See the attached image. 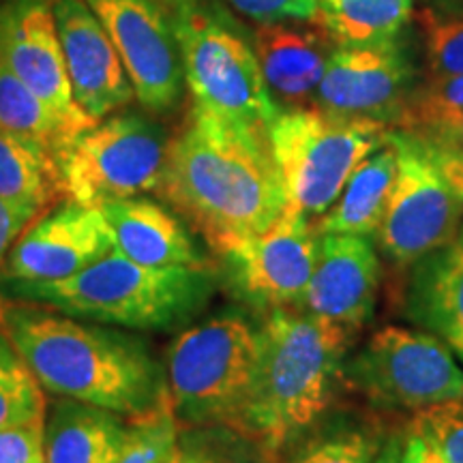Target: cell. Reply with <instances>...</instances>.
<instances>
[{
	"instance_id": "6da1fadb",
	"label": "cell",
	"mask_w": 463,
	"mask_h": 463,
	"mask_svg": "<svg viewBox=\"0 0 463 463\" xmlns=\"http://www.w3.org/2000/svg\"><path fill=\"white\" fill-rule=\"evenodd\" d=\"M159 194L215 253L269 230L288 208L269 136L236 129L198 108L170 142Z\"/></svg>"
},
{
	"instance_id": "7a4b0ae2",
	"label": "cell",
	"mask_w": 463,
	"mask_h": 463,
	"mask_svg": "<svg viewBox=\"0 0 463 463\" xmlns=\"http://www.w3.org/2000/svg\"><path fill=\"white\" fill-rule=\"evenodd\" d=\"M5 335L42 389L116 414L140 416L167 395L164 369L144 341L48 309L3 307Z\"/></svg>"
},
{
	"instance_id": "3957f363",
	"label": "cell",
	"mask_w": 463,
	"mask_h": 463,
	"mask_svg": "<svg viewBox=\"0 0 463 463\" xmlns=\"http://www.w3.org/2000/svg\"><path fill=\"white\" fill-rule=\"evenodd\" d=\"M354 335L298 309H275L258 328V363L234 431L270 463L331 408Z\"/></svg>"
},
{
	"instance_id": "277c9868",
	"label": "cell",
	"mask_w": 463,
	"mask_h": 463,
	"mask_svg": "<svg viewBox=\"0 0 463 463\" xmlns=\"http://www.w3.org/2000/svg\"><path fill=\"white\" fill-rule=\"evenodd\" d=\"M11 297L62 314L127 328H174L198 314L215 289L208 266H144L118 249L62 281H5Z\"/></svg>"
},
{
	"instance_id": "5b68a950",
	"label": "cell",
	"mask_w": 463,
	"mask_h": 463,
	"mask_svg": "<svg viewBox=\"0 0 463 463\" xmlns=\"http://www.w3.org/2000/svg\"><path fill=\"white\" fill-rule=\"evenodd\" d=\"M167 15L181 50L194 108L236 129L269 136V127L281 108L270 97L247 39L236 33L215 5L204 0H178Z\"/></svg>"
},
{
	"instance_id": "8992f818",
	"label": "cell",
	"mask_w": 463,
	"mask_h": 463,
	"mask_svg": "<svg viewBox=\"0 0 463 463\" xmlns=\"http://www.w3.org/2000/svg\"><path fill=\"white\" fill-rule=\"evenodd\" d=\"M389 131L378 120L320 108L281 109L269 127V146L288 206L307 217L324 215L361 161L386 142Z\"/></svg>"
},
{
	"instance_id": "52a82bcc",
	"label": "cell",
	"mask_w": 463,
	"mask_h": 463,
	"mask_svg": "<svg viewBox=\"0 0 463 463\" xmlns=\"http://www.w3.org/2000/svg\"><path fill=\"white\" fill-rule=\"evenodd\" d=\"M258 363V328L223 314L178 335L167 354V395L184 427L236 430Z\"/></svg>"
},
{
	"instance_id": "ba28073f",
	"label": "cell",
	"mask_w": 463,
	"mask_h": 463,
	"mask_svg": "<svg viewBox=\"0 0 463 463\" xmlns=\"http://www.w3.org/2000/svg\"><path fill=\"white\" fill-rule=\"evenodd\" d=\"M170 140L140 114L109 116L80 133L56 159L62 195L84 206L159 191Z\"/></svg>"
},
{
	"instance_id": "9c48e42d",
	"label": "cell",
	"mask_w": 463,
	"mask_h": 463,
	"mask_svg": "<svg viewBox=\"0 0 463 463\" xmlns=\"http://www.w3.org/2000/svg\"><path fill=\"white\" fill-rule=\"evenodd\" d=\"M344 382L384 410L420 412L463 399V369L431 333L384 326L344 364Z\"/></svg>"
},
{
	"instance_id": "30bf717a",
	"label": "cell",
	"mask_w": 463,
	"mask_h": 463,
	"mask_svg": "<svg viewBox=\"0 0 463 463\" xmlns=\"http://www.w3.org/2000/svg\"><path fill=\"white\" fill-rule=\"evenodd\" d=\"M389 137L397 148V176L373 239L392 264L410 269L459 234L463 206L420 137L403 129Z\"/></svg>"
},
{
	"instance_id": "8fae6325",
	"label": "cell",
	"mask_w": 463,
	"mask_h": 463,
	"mask_svg": "<svg viewBox=\"0 0 463 463\" xmlns=\"http://www.w3.org/2000/svg\"><path fill=\"white\" fill-rule=\"evenodd\" d=\"M217 253L230 283L247 303L269 311L303 309L317 232L309 217L288 206L269 230L230 241Z\"/></svg>"
},
{
	"instance_id": "7c38bea8",
	"label": "cell",
	"mask_w": 463,
	"mask_h": 463,
	"mask_svg": "<svg viewBox=\"0 0 463 463\" xmlns=\"http://www.w3.org/2000/svg\"><path fill=\"white\" fill-rule=\"evenodd\" d=\"M112 39L148 112L167 114L181 103L183 61L170 15L157 0H86Z\"/></svg>"
},
{
	"instance_id": "4fadbf2b",
	"label": "cell",
	"mask_w": 463,
	"mask_h": 463,
	"mask_svg": "<svg viewBox=\"0 0 463 463\" xmlns=\"http://www.w3.org/2000/svg\"><path fill=\"white\" fill-rule=\"evenodd\" d=\"M414 78V62L399 34L384 42L337 45L317 86L314 108L397 125L416 90Z\"/></svg>"
},
{
	"instance_id": "5bb4252c",
	"label": "cell",
	"mask_w": 463,
	"mask_h": 463,
	"mask_svg": "<svg viewBox=\"0 0 463 463\" xmlns=\"http://www.w3.org/2000/svg\"><path fill=\"white\" fill-rule=\"evenodd\" d=\"M114 249L99 206L69 200L28 223L3 264L5 281H62L89 269Z\"/></svg>"
},
{
	"instance_id": "9a60e30c",
	"label": "cell",
	"mask_w": 463,
	"mask_h": 463,
	"mask_svg": "<svg viewBox=\"0 0 463 463\" xmlns=\"http://www.w3.org/2000/svg\"><path fill=\"white\" fill-rule=\"evenodd\" d=\"M0 58L62 118L92 127L73 99L52 0H9L0 7Z\"/></svg>"
},
{
	"instance_id": "2e32d148",
	"label": "cell",
	"mask_w": 463,
	"mask_h": 463,
	"mask_svg": "<svg viewBox=\"0 0 463 463\" xmlns=\"http://www.w3.org/2000/svg\"><path fill=\"white\" fill-rule=\"evenodd\" d=\"M380 289V258L372 239L354 234L317 236L314 273L303 309L317 320L356 335L372 320Z\"/></svg>"
},
{
	"instance_id": "e0dca14e",
	"label": "cell",
	"mask_w": 463,
	"mask_h": 463,
	"mask_svg": "<svg viewBox=\"0 0 463 463\" xmlns=\"http://www.w3.org/2000/svg\"><path fill=\"white\" fill-rule=\"evenodd\" d=\"M73 99L99 123L133 99V86L112 39L86 0H52Z\"/></svg>"
},
{
	"instance_id": "ac0fdd59",
	"label": "cell",
	"mask_w": 463,
	"mask_h": 463,
	"mask_svg": "<svg viewBox=\"0 0 463 463\" xmlns=\"http://www.w3.org/2000/svg\"><path fill=\"white\" fill-rule=\"evenodd\" d=\"M335 42L311 22L262 24L253 33V52L277 106L286 109L314 108L317 86Z\"/></svg>"
},
{
	"instance_id": "d6986e66",
	"label": "cell",
	"mask_w": 463,
	"mask_h": 463,
	"mask_svg": "<svg viewBox=\"0 0 463 463\" xmlns=\"http://www.w3.org/2000/svg\"><path fill=\"white\" fill-rule=\"evenodd\" d=\"M112 230L114 249L144 266H208L184 225L164 206L142 198L109 200L99 206Z\"/></svg>"
},
{
	"instance_id": "ffe728a7",
	"label": "cell",
	"mask_w": 463,
	"mask_h": 463,
	"mask_svg": "<svg viewBox=\"0 0 463 463\" xmlns=\"http://www.w3.org/2000/svg\"><path fill=\"white\" fill-rule=\"evenodd\" d=\"M412 269L408 316L442 339L463 363V230Z\"/></svg>"
},
{
	"instance_id": "44dd1931",
	"label": "cell",
	"mask_w": 463,
	"mask_h": 463,
	"mask_svg": "<svg viewBox=\"0 0 463 463\" xmlns=\"http://www.w3.org/2000/svg\"><path fill=\"white\" fill-rule=\"evenodd\" d=\"M395 176L397 148L391 137H386L380 148L361 161L337 202L316 219L314 228L317 236L354 234L373 239L384 219Z\"/></svg>"
},
{
	"instance_id": "7402d4cb",
	"label": "cell",
	"mask_w": 463,
	"mask_h": 463,
	"mask_svg": "<svg viewBox=\"0 0 463 463\" xmlns=\"http://www.w3.org/2000/svg\"><path fill=\"white\" fill-rule=\"evenodd\" d=\"M125 436L127 425L116 412L67 399L45 427V463H116Z\"/></svg>"
},
{
	"instance_id": "603a6c76",
	"label": "cell",
	"mask_w": 463,
	"mask_h": 463,
	"mask_svg": "<svg viewBox=\"0 0 463 463\" xmlns=\"http://www.w3.org/2000/svg\"><path fill=\"white\" fill-rule=\"evenodd\" d=\"M0 129L58 159L89 127L75 125L45 106L0 58Z\"/></svg>"
},
{
	"instance_id": "cb8c5ba5",
	"label": "cell",
	"mask_w": 463,
	"mask_h": 463,
	"mask_svg": "<svg viewBox=\"0 0 463 463\" xmlns=\"http://www.w3.org/2000/svg\"><path fill=\"white\" fill-rule=\"evenodd\" d=\"M414 0H320L311 22L335 45H363L397 37L412 15Z\"/></svg>"
},
{
	"instance_id": "d4e9b609",
	"label": "cell",
	"mask_w": 463,
	"mask_h": 463,
	"mask_svg": "<svg viewBox=\"0 0 463 463\" xmlns=\"http://www.w3.org/2000/svg\"><path fill=\"white\" fill-rule=\"evenodd\" d=\"M62 195L56 159L0 129V198L34 215Z\"/></svg>"
},
{
	"instance_id": "484cf974",
	"label": "cell",
	"mask_w": 463,
	"mask_h": 463,
	"mask_svg": "<svg viewBox=\"0 0 463 463\" xmlns=\"http://www.w3.org/2000/svg\"><path fill=\"white\" fill-rule=\"evenodd\" d=\"M45 419L43 389L7 335L0 333V430Z\"/></svg>"
},
{
	"instance_id": "4316f807",
	"label": "cell",
	"mask_w": 463,
	"mask_h": 463,
	"mask_svg": "<svg viewBox=\"0 0 463 463\" xmlns=\"http://www.w3.org/2000/svg\"><path fill=\"white\" fill-rule=\"evenodd\" d=\"M382 444L380 430L372 425L337 422L303 439L286 463H373Z\"/></svg>"
},
{
	"instance_id": "83f0119b",
	"label": "cell",
	"mask_w": 463,
	"mask_h": 463,
	"mask_svg": "<svg viewBox=\"0 0 463 463\" xmlns=\"http://www.w3.org/2000/svg\"><path fill=\"white\" fill-rule=\"evenodd\" d=\"M167 463H270L253 439L230 427H189L181 431Z\"/></svg>"
},
{
	"instance_id": "f1b7e54d",
	"label": "cell",
	"mask_w": 463,
	"mask_h": 463,
	"mask_svg": "<svg viewBox=\"0 0 463 463\" xmlns=\"http://www.w3.org/2000/svg\"><path fill=\"white\" fill-rule=\"evenodd\" d=\"M181 431L183 425L174 414L170 395H165L153 410L133 416L116 463H167Z\"/></svg>"
},
{
	"instance_id": "f546056e",
	"label": "cell",
	"mask_w": 463,
	"mask_h": 463,
	"mask_svg": "<svg viewBox=\"0 0 463 463\" xmlns=\"http://www.w3.org/2000/svg\"><path fill=\"white\" fill-rule=\"evenodd\" d=\"M419 24L425 37L427 80L463 75V17L422 9Z\"/></svg>"
},
{
	"instance_id": "4dcf8cb0",
	"label": "cell",
	"mask_w": 463,
	"mask_h": 463,
	"mask_svg": "<svg viewBox=\"0 0 463 463\" xmlns=\"http://www.w3.org/2000/svg\"><path fill=\"white\" fill-rule=\"evenodd\" d=\"M444 463H463V399H453L416 412L410 422Z\"/></svg>"
},
{
	"instance_id": "1f68e13d",
	"label": "cell",
	"mask_w": 463,
	"mask_h": 463,
	"mask_svg": "<svg viewBox=\"0 0 463 463\" xmlns=\"http://www.w3.org/2000/svg\"><path fill=\"white\" fill-rule=\"evenodd\" d=\"M397 129L412 133L422 142L463 153V108L405 116Z\"/></svg>"
},
{
	"instance_id": "d6a6232c",
	"label": "cell",
	"mask_w": 463,
	"mask_h": 463,
	"mask_svg": "<svg viewBox=\"0 0 463 463\" xmlns=\"http://www.w3.org/2000/svg\"><path fill=\"white\" fill-rule=\"evenodd\" d=\"M239 14L260 24L277 22H311L320 9V0H228Z\"/></svg>"
},
{
	"instance_id": "836d02e7",
	"label": "cell",
	"mask_w": 463,
	"mask_h": 463,
	"mask_svg": "<svg viewBox=\"0 0 463 463\" xmlns=\"http://www.w3.org/2000/svg\"><path fill=\"white\" fill-rule=\"evenodd\" d=\"M0 463H45L43 419L0 430Z\"/></svg>"
},
{
	"instance_id": "e575fe53",
	"label": "cell",
	"mask_w": 463,
	"mask_h": 463,
	"mask_svg": "<svg viewBox=\"0 0 463 463\" xmlns=\"http://www.w3.org/2000/svg\"><path fill=\"white\" fill-rule=\"evenodd\" d=\"M463 108V75H453V78L427 80L420 89H416L405 106L402 118L416 114L442 112V109H457ZM397 123V125H399Z\"/></svg>"
},
{
	"instance_id": "d590c367",
	"label": "cell",
	"mask_w": 463,
	"mask_h": 463,
	"mask_svg": "<svg viewBox=\"0 0 463 463\" xmlns=\"http://www.w3.org/2000/svg\"><path fill=\"white\" fill-rule=\"evenodd\" d=\"M37 217L39 215H34L28 208L0 198V269H3L14 242L20 239V234L24 232V228H28V223L34 222Z\"/></svg>"
},
{
	"instance_id": "8d00e7d4",
	"label": "cell",
	"mask_w": 463,
	"mask_h": 463,
	"mask_svg": "<svg viewBox=\"0 0 463 463\" xmlns=\"http://www.w3.org/2000/svg\"><path fill=\"white\" fill-rule=\"evenodd\" d=\"M427 148H430L431 159L436 161L439 174L444 176V181L449 183V187L453 189L457 200L461 202L463 206V153L459 150H450L444 146H436V144L425 142Z\"/></svg>"
},
{
	"instance_id": "74e56055",
	"label": "cell",
	"mask_w": 463,
	"mask_h": 463,
	"mask_svg": "<svg viewBox=\"0 0 463 463\" xmlns=\"http://www.w3.org/2000/svg\"><path fill=\"white\" fill-rule=\"evenodd\" d=\"M399 463H444L439 455L431 449V444L420 436L419 431L410 425L408 433L403 436L402 455H399Z\"/></svg>"
},
{
	"instance_id": "f35d334b",
	"label": "cell",
	"mask_w": 463,
	"mask_h": 463,
	"mask_svg": "<svg viewBox=\"0 0 463 463\" xmlns=\"http://www.w3.org/2000/svg\"><path fill=\"white\" fill-rule=\"evenodd\" d=\"M402 444H403V436H389V438H386L373 463H399V455H402Z\"/></svg>"
},
{
	"instance_id": "ab89813d",
	"label": "cell",
	"mask_w": 463,
	"mask_h": 463,
	"mask_svg": "<svg viewBox=\"0 0 463 463\" xmlns=\"http://www.w3.org/2000/svg\"><path fill=\"white\" fill-rule=\"evenodd\" d=\"M425 7L442 15L463 17V0H425Z\"/></svg>"
},
{
	"instance_id": "60d3db41",
	"label": "cell",
	"mask_w": 463,
	"mask_h": 463,
	"mask_svg": "<svg viewBox=\"0 0 463 463\" xmlns=\"http://www.w3.org/2000/svg\"><path fill=\"white\" fill-rule=\"evenodd\" d=\"M157 3L161 5V7H164L165 11H170L172 7H174V5H176L178 3V0H157Z\"/></svg>"
}]
</instances>
